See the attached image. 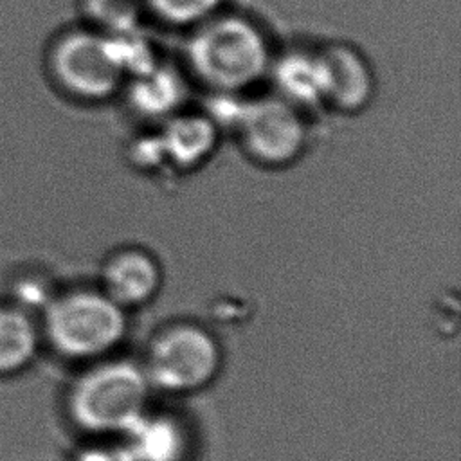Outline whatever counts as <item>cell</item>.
Listing matches in <instances>:
<instances>
[{"label": "cell", "instance_id": "obj_1", "mask_svg": "<svg viewBox=\"0 0 461 461\" xmlns=\"http://www.w3.org/2000/svg\"><path fill=\"white\" fill-rule=\"evenodd\" d=\"M272 43L263 27L240 13L218 11L189 29V74L214 95H243L267 79Z\"/></svg>", "mask_w": 461, "mask_h": 461}, {"label": "cell", "instance_id": "obj_2", "mask_svg": "<svg viewBox=\"0 0 461 461\" xmlns=\"http://www.w3.org/2000/svg\"><path fill=\"white\" fill-rule=\"evenodd\" d=\"M151 385L139 362L101 358L68 387L67 412L92 436H122L148 409Z\"/></svg>", "mask_w": 461, "mask_h": 461}, {"label": "cell", "instance_id": "obj_3", "mask_svg": "<svg viewBox=\"0 0 461 461\" xmlns=\"http://www.w3.org/2000/svg\"><path fill=\"white\" fill-rule=\"evenodd\" d=\"M41 339L63 358L95 362L110 357L128 331V312L99 288L52 297L43 308Z\"/></svg>", "mask_w": 461, "mask_h": 461}, {"label": "cell", "instance_id": "obj_4", "mask_svg": "<svg viewBox=\"0 0 461 461\" xmlns=\"http://www.w3.org/2000/svg\"><path fill=\"white\" fill-rule=\"evenodd\" d=\"M140 366L151 389L169 394L196 393L218 376L221 348L207 328L175 322L149 340Z\"/></svg>", "mask_w": 461, "mask_h": 461}, {"label": "cell", "instance_id": "obj_5", "mask_svg": "<svg viewBox=\"0 0 461 461\" xmlns=\"http://www.w3.org/2000/svg\"><path fill=\"white\" fill-rule=\"evenodd\" d=\"M50 70L67 94L83 101L110 99L128 79L117 36L97 27L61 34L50 50Z\"/></svg>", "mask_w": 461, "mask_h": 461}, {"label": "cell", "instance_id": "obj_6", "mask_svg": "<svg viewBox=\"0 0 461 461\" xmlns=\"http://www.w3.org/2000/svg\"><path fill=\"white\" fill-rule=\"evenodd\" d=\"M234 130L245 153L270 167L295 162L308 142L304 110L277 94L243 99Z\"/></svg>", "mask_w": 461, "mask_h": 461}, {"label": "cell", "instance_id": "obj_7", "mask_svg": "<svg viewBox=\"0 0 461 461\" xmlns=\"http://www.w3.org/2000/svg\"><path fill=\"white\" fill-rule=\"evenodd\" d=\"M322 103L355 113L375 97V72L367 58L351 43L330 41L317 49Z\"/></svg>", "mask_w": 461, "mask_h": 461}, {"label": "cell", "instance_id": "obj_8", "mask_svg": "<svg viewBox=\"0 0 461 461\" xmlns=\"http://www.w3.org/2000/svg\"><path fill=\"white\" fill-rule=\"evenodd\" d=\"M99 281V290L130 312L148 304L158 294L162 267L149 250L124 247L104 259Z\"/></svg>", "mask_w": 461, "mask_h": 461}, {"label": "cell", "instance_id": "obj_9", "mask_svg": "<svg viewBox=\"0 0 461 461\" xmlns=\"http://www.w3.org/2000/svg\"><path fill=\"white\" fill-rule=\"evenodd\" d=\"M157 142L164 162L176 169H193L212 155L218 144V124L209 113L180 108L162 119Z\"/></svg>", "mask_w": 461, "mask_h": 461}, {"label": "cell", "instance_id": "obj_10", "mask_svg": "<svg viewBox=\"0 0 461 461\" xmlns=\"http://www.w3.org/2000/svg\"><path fill=\"white\" fill-rule=\"evenodd\" d=\"M121 439V450L128 461H185L187 457V430L171 414L146 411Z\"/></svg>", "mask_w": 461, "mask_h": 461}, {"label": "cell", "instance_id": "obj_11", "mask_svg": "<svg viewBox=\"0 0 461 461\" xmlns=\"http://www.w3.org/2000/svg\"><path fill=\"white\" fill-rule=\"evenodd\" d=\"M274 83V94L306 110L322 103L321 70L315 50L294 49L274 54L268 76Z\"/></svg>", "mask_w": 461, "mask_h": 461}, {"label": "cell", "instance_id": "obj_12", "mask_svg": "<svg viewBox=\"0 0 461 461\" xmlns=\"http://www.w3.org/2000/svg\"><path fill=\"white\" fill-rule=\"evenodd\" d=\"M41 330L20 306H0V376L23 371L36 358Z\"/></svg>", "mask_w": 461, "mask_h": 461}, {"label": "cell", "instance_id": "obj_13", "mask_svg": "<svg viewBox=\"0 0 461 461\" xmlns=\"http://www.w3.org/2000/svg\"><path fill=\"white\" fill-rule=\"evenodd\" d=\"M135 112L148 117L166 119L180 110L184 83L176 72L167 67L153 65L148 70L128 77L124 83Z\"/></svg>", "mask_w": 461, "mask_h": 461}, {"label": "cell", "instance_id": "obj_14", "mask_svg": "<svg viewBox=\"0 0 461 461\" xmlns=\"http://www.w3.org/2000/svg\"><path fill=\"white\" fill-rule=\"evenodd\" d=\"M142 4L162 23L191 29L221 11L225 0H142Z\"/></svg>", "mask_w": 461, "mask_h": 461}, {"label": "cell", "instance_id": "obj_15", "mask_svg": "<svg viewBox=\"0 0 461 461\" xmlns=\"http://www.w3.org/2000/svg\"><path fill=\"white\" fill-rule=\"evenodd\" d=\"M86 5L97 29L110 34L131 31L139 9L144 7L142 0H88Z\"/></svg>", "mask_w": 461, "mask_h": 461}, {"label": "cell", "instance_id": "obj_16", "mask_svg": "<svg viewBox=\"0 0 461 461\" xmlns=\"http://www.w3.org/2000/svg\"><path fill=\"white\" fill-rule=\"evenodd\" d=\"M74 461H128L121 450H108V448H88L76 456Z\"/></svg>", "mask_w": 461, "mask_h": 461}]
</instances>
